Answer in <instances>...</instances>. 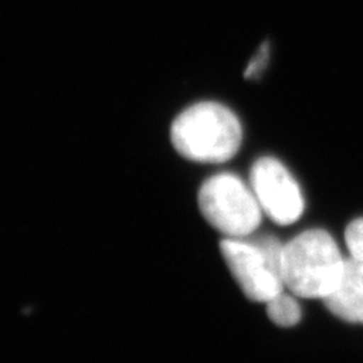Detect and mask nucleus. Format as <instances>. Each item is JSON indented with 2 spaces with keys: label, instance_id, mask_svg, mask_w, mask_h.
Here are the masks:
<instances>
[{
  "label": "nucleus",
  "instance_id": "1",
  "mask_svg": "<svg viewBox=\"0 0 363 363\" xmlns=\"http://www.w3.org/2000/svg\"><path fill=\"white\" fill-rule=\"evenodd\" d=\"M172 141L189 161L221 164L240 150L242 126L232 109L217 101H203L189 106L174 120Z\"/></svg>",
  "mask_w": 363,
  "mask_h": 363
},
{
  "label": "nucleus",
  "instance_id": "3",
  "mask_svg": "<svg viewBox=\"0 0 363 363\" xmlns=\"http://www.w3.org/2000/svg\"><path fill=\"white\" fill-rule=\"evenodd\" d=\"M221 253L238 285L252 301L268 303L283 292V247L276 238H225Z\"/></svg>",
  "mask_w": 363,
  "mask_h": 363
},
{
  "label": "nucleus",
  "instance_id": "2",
  "mask_svg": "<svg viewBox=\"0 0 363 363\" xmlns=\"http://www.w3.org/2000/svg\"><path fill=\"white\" fill-rule=\"evenodd\" d=\"M345 259L330 233L308 230L283 245V285L301 298H325L342 276Z\"/></svg>",
  "mask_w": 363,
  "mask_h": 363
},
{
  "label": "nucleus",
  "instance_id": "8",
  "mask_svg": "<svg viewBox=\"0 0 363 363\" xmlns=\"http://www.w3.org/2000/svg\"><path fill=\"white\" fill-rule=\"evenodd\" d=\"M345 242L351 256L363 262V218L348 224L345 230Z\"/></svg>",
  "mask_w": 363,
  "mask_h": 363
},
{
  "label": "nucleus",
  "instance_id": "7",
  "mask_svg": "<svg viewBox=\"0 0 363 363\" xmlns=\"http://www.w3.org/2000/svg\"><path fill=\"white\" fill-rule=\"evenodd\" d=\"M267 313L269 320L280 327H292L301 320L300 304L283 292L267 303Z\"/></svg>",
  "mask_w": 363,
  "mask_h": 363
},
{
  "label": "nucleus",
  "instance_id": "6",
  "mask_svg": "<svg viewBox=\"0 0 363 363\" xmlns=\"http://www.w3.org/2000/svg\"><path fill=\"white\" fill-rule=\"evenodd\" d=\"M325 308L347 323L363 324V262L345 260L336 288L324 298Z\"/></svg>",
  "mask_w": 363,
  "mask_h": 363
},
{
  "label": "nucleus",
  "instance_id": "9",
  "mask_svg": "<svg viewBox=\"0 0 363 363\" xmlns=\"http://www.w3.org/2000/svg\"><path fill=\"white\" fill-rule=\"evenodd\" d=\"M268 60H269V45L267 43L259 49V52L253 56V60L250 61V64L247 65L245 77L247 79H256L260 73L264 72V68L268 64Z\"/></svg>",
  "mask_w": 363,
  "mask_h": 363
},
{
  "label": "nucleus",
  "instance_id": "4",
  "mask_svg": "<svg viewBox=\"0 0 363 363\" xmlns=\"http://www.w3.org/2000/svg\"><path fill=\"white\" fill-rule=\"evenodd\" d=\"M200 212L227 238H248L262 221V208L252 185L230 173L215 174L199 191Z\"/></svg>",
  "mask_w": 363,
  "mask_h": 363
},
{
  "label": "nucleus",
  "instance_id": "5",
  "mask_svg": "<svg viewBox=\"0 0 363 363\" xmlns=\"http://www.w3.org/2000/svg\"><path fill=\"white\" fill-rule=\"evenodd\" d=\"M250 185L264 213L280 224L289 225L304 212V199L300 185L279 159L260 157L250 173Z\"/></svg>",
  "mask_w": 363,
  "mask_h": 363
}]
</instances>
